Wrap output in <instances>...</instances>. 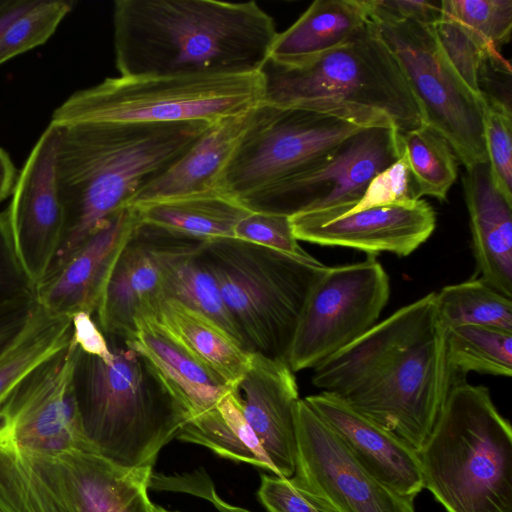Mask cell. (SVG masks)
Listing matches in <instances>:
<instances>
[{
    "label": "cell",
    "mask_w": 512,
    "mask_h": 512,
    "mask_svg": "<svg viewBox=\"0 0 512 512\" xmlns=\"http://www.w3.org/2000/svg\"><path fill=\"white\" fill-rule=\"evenodd\" d=\"M16 168L4 149L0 147V202L5 200L13 190L17 179Z\"/></svg>",
    "instance_id": "obj_46"
},
{
    "label": "cell",
    "mask_w": 512,
    "mask_h": 512,
    "mask_svg": "<svg viewBox=\"0 0 512 512\" xmlns=\"http://www.w3.org/2000/svg\"><path fill=\"white\" fill-rule=\"evenodd\" d=\"M131 208L144 224L201 241L232 238L236 224L250 212L219 191L153 200Z\"/></svg>",
    "instance_id": "obj_27"
},
{
    "label": "cell",
    "mask_w": 512,
    "mask_h": 512,
    "mask_svg": "<svg viewBox=\"0 0 512 512\" xmlns=\"http://www.w3.org/2000/svg\"><path fill=\"white\" fill-rule=\"evenodd\" d=\"M389 295V278L376 255L354 264L324 266L298 319L287 358L291 370L314 369L366 333Z\"/></svg>",
    "instance_id": "obj_11"
},
{
    "label": "cell",
    "mask_w": 512,
    "mask_h": 512,
    "mask_svg": "<svg viewBox=\"0 0 512 512\" xmlns=\"http://www.w3.org/2000/svg\"><path fill=\"white\" fill-rule=\"evenodd\" d=\"M291 485L321 512H415L414 500L375 478L341 438L299 399Z\"/></svg>",
    "instance_id": "obj_13"
},
{
    "label": "cell",
    "mask_w": 512,
    "mask_h": 512,
    "mask_svg": "<svg viewBox=\"0 0 512 512\" xmlns=\"http://www.w3.org/2000/svg\"><path fill=\"white\" fill-rule=\"evenodd\" d=\"M312 384L418 452L455 376L435 292L401 307L313 369Z\"/></svg>",
    "instance_id": "obj_1"
},
{
    "label": "cell",
    "mask_w": 512,
    "mask_h": 512,
    "mask_svg": "<svg viewBox=\"0 0 512 512\" xmlns=\"http://www.w3.org/2000/svg\"><path fill=\"white\" fill-rule=\"evenodd\" d=\"M73 341L86 354L96 356L105 362L113 360V352L93 316L79 312L72 317Z\"/></svg>",
    "instance_id": "obj_43"
},
{
    "label": "cell",
    "mask_w": 512,
    "mask_h": 512,
    "mask_svg": "<svg viewBox=\"0 0 512 512\" xmlns=\"http://www.w3.org/2000/svg\"><path fill=\"white\" fill-rule=\"evenodd\" d=\"M255 108L208 126L181 158L137 193L129 207L153 200L218 191L219 176L248 128Z\"/></svg>",
    "instance_id": "obj_24"
},
{
    "label": "cell",
    "mask_w": 512,
    "mask_h": 512,
    "mask_svg": "<svg viewBox=\"0 0 512 512\" xmlns=\"http://www.w3.org/2000/svg\"><path fill=\"white\" fill-rule=\"evenodd\" d=\"M399 137L418 198L430 196L444 201L457 178L458 163L447 140L424 122Z\"/></svg>",
    "instance_id": "obj_34"
},
{
    "label": "cell",
    "mask_w": 512,
    "mask_h": 512,
    "mask_svg": "<svg viewBox=\"0 0 512 512\" xmlns=\"http://www.w3.org/2000/svg\"><path fill=\"white\" fill-rule=\"evenodd\" d=\"M34 293L16 257L5 212L0 213V304Z\"/></svg>",
    "instance_id": "obj_40"
},
{
    "label": "cell",
    "mask_w": 512,
    "mask_h": 512,
    "mask_svg": "<svg viewBox=\"0 0 512 512\" xmlns=\"http://www.w3.org/2000/svg\"><path fill=\"white\" fill-rule=\"evenodd\" d=\"M304 400L375 478L415 500L424 487L414 449L334 394L320 392Z\"/></svg>",
    "instance_id": "obj_19"
},
{
    "label": "cell",
    "mask_w": 512,
    "mask_h": 512,
    "mask_svg": "<svg viewBox=\"0 0 512 512\" xmlns=\"http://www.w3.org/2000/svg\"><path fill=\"white\" fill-rule=\"evenodd\" d=\"M72 318L54 315L36 300L25 323L0 353V403L41 364L72 341Z\"/></svg>",
    "instance_id": "obj_31"
},
{
    "label": "cell",
    "mask_w": 512,
    "mask_h": 512,
    "mask_svg": "<svg viewBox=\"0 0 512 512\" xmlns=\"http://www.w3.org/2000/svg\"><path fill=\"white\" fill-rule=\"evenodd\" d=\"M438 318L447 331L462 325H480L512 331V298L480 277L435 292Z\"/></svg>",
    "instance_id": "obj_32"
},
{
    "label": "cell",
    "mask_w": 512,
    "mask_h": 512,
    "mask_svg": "<svg viewBox=\"0 0 512 512\" xmlns=\"http://www.w3.org/2000/svg\"><path fill=\"white\" fill-rule=\"evenodd\" d=\"M124 343L152 365L187 410L190 419L215 407L233 388L152 315L137 317L135 333Z\"/></svg>",
    "instance_id": "obj_22"
},
{
    "label": "cell",
    "mask_w": 512,
    "mask_h": 512,
    "mask_svg": "<svg viewBox=\"0 0 512 512\" xmlns=\"http://www.w3.org/2000/svg\"><path fill=\"white\" fill-rule=\"evenodd\" d=\"M205 242L168 232L163 255L164 300H176L208 316L243 345L217 281L203 258Z\"/></svg>",
    "instance_id": "obj_28"
},
{
    "label": "cell",
    "mask_w": 512,
    "mask_h": 512,
    "mask_svg": "<svg viewBox=\"0 0 512 512\" xmlns=\"http://www.w3.org/2000/svg\"><path fill=\"white\" fill-rule=\"evenodd\" d=\"M446 350L454 376L476 372L510 377L512 331L462 325L446 331Z\"/></svg>",
    "instance_id": "obj_33"
},
{
    "label": "cell",
    "mask_w": 512,
    "mask_h": 512,
    "mask_svg": "<svg viewBox=\"0 0 512 512\" xmlns=\"http://www.w3.org/2000/svg\"><path fill=\"white\" fill-rule=\"evenodd\" d=\"M112 20L121 76L260 73L278 33L255 1L117 0Z\"/></svg>",
    "instance_id": "obj_2"
},
{
    "label": "cell",
    "mask_w": 512,
    "mask_h": 512,
    "mask_svg": "<svg viewBox=\"0 0 512 512\" xmlns=\"http://www.w3.org/2000/svg\"><path fill=\"white\" fill-rule=\"evenodd\" d=\"M264 103L290 106L331 100L385 114L400 133L423 118L406 77L389 48L366 25L348 42L298 67L267 62Z\"/></svg>",
    "instance_id": "obj_9"
},
{
    "label": "cell",
    "mask_w": 512,
    "mask_h": 512,
    "mask_svg": "<svg viewBox=\"0 0 512 512\" xmlns=\"http://www.w3.org/2000/svg\"><path fill=\"white\" fill-rule=\"evenodd\" d=\"M73 489L78 512H151V467L126 468L97 453L71 450L55 456Z\"/></svg>",
    "instance_id": "obj_25"
},
{
    "label": "cell",
    "mask_w": 512,
    "mask_h": 512,
    "mask_svg": "<svg viewBox=\"0 0 512 512\" xmlns=\"http://www.w3.org/2000/svg\"><path fill=\"white\" fill-rule=\"evenodd\" d=\"M205 500L210 502L215 507L217 512H252L246 508L232 505L223 500L216 492L215 487L211 488Z\"/></svg>",
    "instance_id": "obj_48"
},
{
    "label": "cell",
    "mask_w": 512,
    "mask_h": 512,
    "mask_svg": "<svg viewBox=\"0 0 512 512\" xmlns=\"http://www.w3.org/2000/svg\"><path fill=\"white\" fill-rule=\"evenodd\" d=\"M257 496L267 512H321L289 482L288 478L262 474Z\"/></svg>",
    "instance_id": "obj_41"
},
{
    "label": "cell",
    "mask_w": 512,
    "mask_h": 512,
    "mask_svg": "<svg viewBox=\"0 0 512 512\" xmlns=\"http://www.w3.org/2000/svg\"><path fill=\"white\" fill-rule=\"evenodd\" d=\"M417 453L447 512H512V429L487 387L455 382Z\"/></svg>",
    "instance_id": "obj_5"
},
{
    "label": "cell",
    "mask_w": 512,
    "mask_h": 512,
    "mask_svg": "<svg viewBox=\"0 0 512 512\" xmlns=\"http://www.w3.org/2000/svg\"><path fill=\"white\" fill-rule=\"evenodd\" d=\"M238 388L244 416L276 475L290 478L296 460L294 411L300 399L294 372L286 361L251 353Z\"/></svg>",
    "instance_id": "obj_20"
},
{
    "label": "cell",
    "mask_w": 512,
    "mask_h": 512,
    "mask_svg": "<svg viewBox=\"0 0 512 512\" xmlns=\"http://www.w3.org/2000/svg\"><path fill=\"white\" fill-rule=\"evenodd\" d=\"M233 238L271 248L293 257L316 262L295 238L290 218L285 215L250 211L239 220Z\"/></svg>",
    "instance_id": "obj_38"
},
{
    "label": "cell",
    "mask_w": 512,
    "mask_h": 512,
    "mask_svg": "<svg viewBox=\"0 0 512 512\" xmlns=\"http://www.w3.org/2000/svg\"><path fill=\"white\" fill-rule=\"evenodd\" d=\"M138 222L127 207L93 232L34 290L36 302L54 315H94L113 265Z\"/></svg>",
    "instance_id": "obj_18"
},
{
    "label": "cell",
    "mask_w": 512,
    "mask_h": 512,
    "mask_svg": "<svg viewBox=\"0 0 512 512\" xmlns=\"http://www.w3.org/2000/svg\"><path fill=\"white\" fill-rule=\"evenodd\" d=\"M263 72L237 75L121 76L69 96L51 124L204 122L252 110L264 98Z\"/></svg>",
    "instance_id": "obj_8"
},
{
    "label": "cell",
    "mask_w": 512,
    "mask_h": 512,
    "mask_svg": "<svg viewBox=\"0 0 512 512\" xmlns=\"http://www.w3.org/2000/svg\"><path fill=\"white\" fill-rule=\"evenodd\" d=\"M371 6L395 20H411L434 26L441 18V1L370 0Z\"/></svg>",
    "instance_id": "obj_42"
},
{
    "label": "cell",
    "mask_w": 512,
    "mask_h": 512,
    "mask_svg": "<svg viewBox=\"0 0 512 512\" xmlns=\"http://www.w3.org/2000/svg\"><path fill=\"white\" fill-rule=\"evenodd\" d=\"M57 137L58 129L50 123L18 173L4 211L16 257L33 290L52 267L64 235L54 170Z\"/></svg>",
    "instance_id": "obj_15"
},
{
    "label": "cell",
    "mask_w": 512,
    "mask_h": 512,
    "mask_svg": "<svg viewBox=\"0 0 512 512\" xmlns=\"http://www.w3.org/2000/svg\"><path fill=\"white\" fill-rule=\"evenodd\" d=\"M176 439L201 445L220 457L247 463L276 475L273 464L244 416L238 387L231 388L215 407L190 419Z\"/></svg>",
    "instance_id": "obj_30"
},
{
    "label": "cell",
    "mask_w": 512,
    "mask_h": 512,
    "mask_svg": "<svg viewBox=\"0 0 512 512\" xmlns=\"http://www.w3.org/2000/svg\"><path fill=\"white\" fill-rule=\"evenodd\" d=\"M168 232L139 221L121 249L95 311L107 339L127 342L135 320L164 300L163 255Z\"/></svg>",
    "instance_id": "obj_17"
},
{
    "label": "cell",
    "mask_w": 512,
    "mask_h": 512,
    "mask_svg": "<svg viewBox=\"0 0 512 512\" xmlns=\"http://www.w3.org/2000/svg\"><path fill=\"white\" fill-rule=\"evenodd\" d=\"M399 135L393 122L367 127L343 140L307 170L240 203L249 211L288 217L330 208L348 210L370 181L400 157Z\"/></svg>",
    "instance_id": "obj_12"
},
{
    "label": "cell",
    "mask_w": 512,
    "mask_h": 512,
    "mask_svg": "<svg viewBox=\"0 0 512 512\" xmlns=\"http://www.w3.org/2000/svg\"><path fill=\"white\" fill-rule=\"evenodd\" d=\"M151 512H177V511H169V510L164 509L161 506H158V505L154 504L153 507H152V511Z\"/></svg>",
    "instance_id": "obj_49"
},
{
    "label": "cell",
    "mask_w": 512,
    "mask_h": 512,
    "mask_svg": "<svg viewBox=\"0 0 512 512\" xmlns=\"http://www.w3.org/2000/svg\"><path fill=\"white\" fill-rule=\"evenodd\" d=\"M73 4L67 0H36L0 35V65L45 43Z\"/></svg>",
    "instance_id": "obj_36"
},
{
    "label": "cell",
    "mask_w": 512,
    "mask_h": 512,
    "mask_svg": "<svg viewBox=\"0 0 512 512\" xmlns=\"http://www.w3.org/2000/svg\"><path fill=\"white\" fill-rule=\"evenodd\" d=\"M388 122L377 110L331 100L290 106L261 102L221 172L217 190L240 202L307 170L358 131Z\"/></svg>",
    "instance_id": "obj_6"
},
{
    "label": "cell",
    "mask_w": 512,
    "mask_h": 512,
    "mask_svg": "<svg viewBox=\"0 0 512 512\" xmlns=\"http://www.w3.org/2000/svg\"><path fill=\"white\" fill-rule=\"evenodd\" d=\"M113 360L79 348L73 388L97 454L126 468L151 467L190 420L152 365L124 342L107 339Z\"/></svg>",
    "instance_id": "obj_4"
},
{
    "label": "cell",
    "mask_w": 512,
    "mask_h": 512,
    "mask_svg": "<svg viewBox=\"0 0 512 512\" xmlns=\"http://www.w3.org/2000/svg\"><path fill=\"white\" fill-rule=\"evenodd\" d=\"M79 347L73 341L22 379L0 403V426L19 444L57 456L96 453L88 438L73 388Z\"/></svg>",
    "instance_id": "obj_14"
},
{
    "label": "cell",
    "mask_w": 512,
    "mask_h": 512,
    "mask_svg": "<svg viewBox=\"0 0 512 512\" xmlns=\"http://www.w3.org/2000/svg\"><path fill=\"white\" fill-rule=\"evenodd\" d=\"M212 486L213 482L204 471L177 476L152 472L149 483V487L155 490L185 492L203 499Z\"/></svg>",
    "instance_id": "obj_45"
},
{
    "label": "cell",
    "mask_w": 512,
    "mask_h": 512,
    "mask_svg": "<svg viewBox=\"0 0 512 512\" xmlns=\"http://www.w3.org/2000/svg\"><path fill=\"white\" fill-rule=\"evenodd\" d=\"M36 0H13L0 13V35L22 13L29 9Z\"/></svg>",
    "instance_id": "obj_47"
},
{
    "label": "cell",
    "mask_w": 512,
    "mask_h": 512,
    "mask_svg": "<svg viewBox=\"0 0 512 512\" xmlns=\"http://www.w3.org/2000/svg\"><path fill=\"white\" fill-rule=\"evenodd\" d=\"M202 254L244 348L287 362L305 299L325 265L233 237L206 241Z\"/></svg>",
    "instance_id": "obj_7"
},
{
    "label": "cell",
    "mask_w": 512,
    "mask_h": 512,
    "mask_svg": "<svg viewBox=\"0 0 512 512\" xmlns=\"http://www.w3.org/2000/svg\"><path fill=\"white\" fill-rule=\"evenodd\" d=\"M0 512H78L56 457L17 443L1 426Z\"/></svg>",
    "instance_id": "obj_23"
},
{
    "label": "cell",
    "mask_w": 512,
    "mask_h": 512,
    "mask_svg": "<svg viewBox=\"0 0 512 512\" xmlns=\"http://www.w3.org/2000/svg\"><path fill=\"white\" fill-rule=\"evenodd\" d=\"M369 3L367 24L398 61L423 122L449 143L469 169L487 163L483 138L484 98L464 81L444 51L435 28L395 20Z\"/></svg>",
    "instance_id": "obj_10"
},
{
    "label": "cell",
    "mask_w": 512,
    "mask_h": 512,
    "mask_svg": "<svg viewBox=\"0 0 512 512\" xmlns=\"http://www.w3.org/2000/svg\"><path fill=\"white\" fill-rule=\"evenodd\" d=\"M462 183L480 278L512 298V202L493 185L487 163L466 169Z\"/></svg>",
    "instance_id": "obj_21"
},
{
    "label": "cell",
    "mask_w": 512,
    "mask_h": 512,
    "mask_svg": "<svg viewBox=\"0 0 512 512\" xmlns=\"http://www.w3.org/2000/svg\"><path fill=\"white\" fill-rule=\"evenodd\" d=\"M483 98V138L491 181L512 202L511 107L491 95Z\"/></svg>",
    "instance_id": "obj_37"
},
{
    "label": "cell",
    "mask_w": 512,
    "mask_h": 512,
    "mask_svg": "<svg viewBox=\"0 0 512 512\" xmlns=\"http://www.w3.org/2000/svg\"><path fill=\"white\" fill-rule=\"evenodd\" d=\"M150 315L227 385L238 387L249 369L251 353L225 329L208 316L172 299L162 301Z\"/></svg>",
    "instance_id": "obj_29"
},
{
    "label": "cell",
    "mask_w": 512,
    "mask_h": 512,
    "mask_svg": "<svg viewBox=\"0 0 512 512\" xmlns=\"http://www.w3.org/2000/svg\"><path fill=\"white\" fill-rule=\"evenodd\" d=\"M442 16L484 56L500 55L512 29L511 0H441Z\"/></svg>",
    "instance_id": "obj_35"
},
{
    "label": "cell",
    "mask_w": 512,
    "mask_h": 512,
    "mask_svg": "<svg viewBox=\"0 0 512 512\" xmlns=\"http://www.w3.org/2000/svg\"><path fill=\"white\" fill-rule=\"evenodd\" d=\"M34 302L30 293L0 304V353L23 326Z\"/></svg>",
    "instance_id": "obj_44"
},
{
    "label": "cell",
    "mask_w": 512,
    "mask_h": 512,
    "mask_svg": "<svg viewBox=\"0 0 512 512\" xmlns=\"http://www.w3.org/2000/svg\"><path fill=\"white\" fill-rule=\"evenodd\" d=\"M298 241L357 249L368 255L408 256L432 235L436 215L419 199L412 204L375 206L356 212L330 208L290 216Z\"/></svg>",
    "instance_id": "obj_16"
},
{
    "label": "cell",
    "mask_w": 512,
    "mask_h": 512,
    "mask_svg": "<svg viewBox=\"0 0 512 512\" xmlns=\"http://www.w3.org/2000/svg\"><path fill=\"white\" fill-rule=\"evenodd\" d=\"M417 187L406 156L400 157L385 170L378 173L368 184L359 201L344 212H356L375 206L412 204L418 201Z\"/></svg>",
    "instance_id": "obj_39"
},
{
    "label": "cell",
    "mask_w": 512,
    "mask_h": 512,
    "mask_svg": "<svg viewBox=\"0 0 512 512\" xmlns=\"http://www.w3.org/2000/svg\"><path fill=\"white\" fill-rule=\"evenodd\" d=\"M210 125H55L54 170L65 227L49 272L114 214L129 207L137 193L181 158Z\"/></svg>",
    "instance_id": "obj_3"
},
{
    "label": "cell",
    "mask_w": 512,
    "mask_h": 512,
    "mask_svg": "<svg viewBox=\"0 0 512 512\" xmlns=\"http://www.w3.org/2000/svg\"><path fill=\"white\" fill-rule=\"evenodd\" d=\"M368 0H316L277 33L268 62L298 67L352 39L367 23Z\"/></svg>",
    "instance_id": "obj_26"
}]
</instances>
